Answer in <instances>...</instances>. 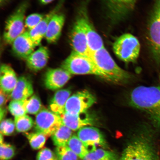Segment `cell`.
I'll list each match as a JSON object with an SVG mask.
<instances>
[{
    "label": "cell",
    "instance_id": "cell-14",
    "mask_svg": "<svg viewBox=\"0 0 160 160\" xmlns=\"http://www.w3.org/2000/svg\"><path fill=\"white\" fill-rule=\"evenodd\" d=\"M11 44L13 53L18 57L25 60L37 47L30 37L28 31H25L19 36Z\"/></svg>",
    "mask_w": 160,
    "mask_h": 160
},
{
    "label": "cell",
    "instance_id": "cell-2",
    "mask_svg": "<svg viewBox=\"0 0 160 160\" xmlns=\"http://www.w3.org/2000/svg\"><path fill=\"white\" fill-rule=\"evenodd\" d=\"M157 86H140L130 95V104L145 112L157 130L160 129V74Z\"/></svg>",
    "mask_w": 160,
    "mask_h": 160
},
{
    "label": "cell",
    "instance_id": "cell-19",
    "mask_svg": "<svg viewBox=\"0 0 160 160\" xmlns=\"http://www.w3.org/2000/svg\"><path fill=\"white\" fill-rule=\"evenodd\" d=\"M33 93L31 81L25 77H21L18 78L17 85L10 95L12 100L23 101L31 97Z\"/></svg>",
    "mask_w": 160,
    "mask_h": 160
},
{
    "label": "cell",
    "instance_id": "cell-18",
    "mask_svg": "<svg viewBox=\"0 0 160 160\" xmlns=\"http://www.w3.org/2000/svg\"><path fill=\"white\" fill-rule=\"evenodd\" d=\"M85 27L88 47L91 56L93 53L104 48L102 38L95 30L88 15L86 16Z\"/></svg>",
    "mask_w": 160,
    "mask_h": 160
},
{
    "label": "cell",
    "instance_id": "cell-39",
    "mask_svg": "<svg viewBox=\"0 0 160 160\" xmlns=\"http://www.w3.org/2000/svg\"><path fill=\"white\" fill-rule=\"evenodd\" d=\"M3 135L1 133V137H0V143L3 142Z\"/></svg>",
    "mask_w": 160,
    "mask_h": 160
},
{
    "label": "cell",
    "instance_id": "cell-17",
    "mask_svg": "<svg viewBox=\"0 0 160 160\" xmlns=\"http://www.w3.org/2000/svg\"><path fill=\"white\" fill-rule=\"evenodd\" d=\"M15 72L10 66L3 64L0 70L1 89L7 94H11L18 81Z\"/></svg>",
    "mask_w": 160,
    "mask_h": 160
},
{
    "label": "cell",
    "instance_id": "cell-21",
    "mask_svg": "<svg viewBox=\"0 0 160 160\" xmlns=\"http://www.w3.org/2000/svg\"><path fill=\"white\" fill-rule=\"evenodd\" d=\"M71 93V91L68 89L59 90L56 92L50 102V111L59 116L64 113L66 103Z\"/></svg>",
    "mask_w": 160,
    "mask_h": 160
},
{
    "label": "cell",
    "instance_id": "cell-36",
    "mask_svg": "<svg viewBox=\"0 0 160 160\" xmlns=\"http://www.w3.org/2000/svg\"><path fill=\"white\" fill-rule=\"evenodd\" d=\"M5 110L3 109V108L2 109L1 108V121L2 120V119L3 118L4 116H5Z\"/></svg>",
    "mask_w": 160,
    "mask_h": 160
},
{
    "label": "cell",
    "instance_id": "cell-32",
    "mask_svg": "<svg viewBox=\"0 0 160 160\" xmlns=\"http://www.w3.org/2000/svg\"><path fill=\"white\" fill-rule=\"evenodd\" d=\"M15 125L14 121L11 119L2 120L0 126L1 133L3 135L10 136L14 131Z\"/></svg>",
    "mask_w": 160,
    "mask_h": 160
},
{
    "label": "cell",
    "instance_id": "cell-26",
    "mask_svg": "<svg viewBox=\"0 0 160 160\" xmlns=\"http://www.w3.org/2000/svg\"><path fill=\"white\" fill-rule=\"evenodd\" d=\"M23 102L27 114L37 115L42 109L41 100L36 95H32Z\"/></svg>",
    "mask_w": 160,
    "mask_h": 160
},
{
    "label": "cell",
    "instance_id": "cell-15",
    "mask_svg": "<svg viewBox=\"0 0 160 160\" xmlns=\"http://www.w3.org/2000/svg\"><path fill=\"white\" fill-rule=\"evenodd\" d=\"M49 58V50L43 46L34 51L26 59L27 67L33 71H38L47 65Z\"/></svg>",
    "mask_w": 160,
    "mask_h": 160
},
{
    "label": "cell",
    "instance_id": "cell-34",
    "mask_svg": "<svg viewBox=\"0 0 160 160\" xmlns=\"http://www.w3.org/2000/svg\"><path fill=\"white\" fill-rule=\"evenodd\" d=\"M6 94L1 89L0 92V105L1 108L3 107L6 102Z\"/></svg>",
    "mask_w": 160,
    "mask_h": 160
},
{
    "label": "cell",
    "instance_id": "cell-20",
    "mask_svg": "<svg viewBox=\"0 0 160 160\" xmlns=\"http://www.w3.org/2000/svg\"><path fill=\"white\" fill-rule=\"evenodd\" d=\"M58 9V7H56L52 11L45 15L43 19L34 28L28 31L30 37L37 47L41 44L43 38H45L50 20L57 12Z\"/></svg>",
    "mask_w": 160,
    "mask_h": 160
},
{
    "label": "cell",
    "instance_id": "cell-40",
    "mask_svg": "<svg viewBox=\"0 0 160 160\" xmlns=\"http://www.w3.org/2000/svg\"><path fill=\"white\" fill-rule=\"evenodd\" d=\"M7 0H0V2H1V4H3L5 3L6 1H7Z\"/></svg>",
    "mask_w": 160,
    "mask_h": 160
},
{
    "label": "cell",
    "instance_id": "cell-10",
    "mask_svg": "<svg viewBox=\"0 0 160 160\" xmlns=\"http://www.w3.org/2000/svg\"><path fill=\"white\" fill-rule=\"evenodd\" d=\"M96 101L95 96L87 90L78 92L70 96L68 100L65 112L71 115L85 112Z\"/></svg>",
    "mask_w": 160,
    "mask_h": 160
},
{
    "label": "cell",
    "instance_id": "cell-28",
    "mask_svg": "<svg viewBox=\"0 0 160 160\" xmlns=\"http://www.w3.org/2000/svg\"><path fill=\"white\" fill-rule=\"evenodd\" d=\"M55 153L58 160H78L79 157L67 145L56 147Z\"/></svg>",
    "mask_w": 160,
    "mask_h": 160
},
{
    "label": "cell",
    "instance_id": "cell-3",
    "mask_svg": "<svg viewBox=\"0 0 160 160\" xmlns=\"http://www.w3.org/2000/svg\"><path fill=\"white\" fill-rule=\"evenodd\" d=\"M91 58L98 68L107 76L109 81L117 83L127 82L131 76L115 62L105 47L92 54Z\"/></svg>",
    "mask_w": 160,
    "mask_h": 160
},
{
    "label": "cell",
    "instance_id": "cell-29",
    "mask_svg": "<svg viewBox=\"0 0 160 160\" xmlns=\"http://www.w3.org/2000/svg\"><path fill=\"white\" fill-rule=\"evenodd\" d=\"M9 111L14 117H19L27 114L23 101L12 100L8 106Z\"/></svg>",
    "mask_w": 160,
    "mask_h": 160
},
{
    "label": "cell",
    "instance_id": "cell-9",
    "mask_svg": "<svg viewBox=\"0 0 160 160\" xmlns=\"http://www.w3.org/2000/svg\"><path fill=\"white\" fill-rule=\"evenodd\" d=\"M36 132L43 134L47 137L63 124L61 117L50 110L42 109L36 115L35 121Z\"/></svg>",
    "mask_w": 160,
    "mask_h": 160
},
{
    "label": "cell",
    "instance_id": "cell-1",
    "mask_svg": "<svg viewBox=\"0 0 160 160\" xmlns=\"http://www.w3.org/2000/svg\"><path fill=\"white\" fill-rule=\"evenodd\" d=\"M154 129L148 125L140 128L124 149L120 160H160Z\"/></svg>",
    "mask_w": 160,
    "mask_h": 160
},
{
    "label": "cell",
    "instance_id": "cell-35",
    "mask_svg": "<svg viewBox=\"0 0 160 160\" xmlns=\"http://www.w3.org/2000/svg\"><path fill=\"white\" fill-rule=\"evenodd\" d=\"M53 1L54 0H39L41 3L44 5L48 4Z\"/></svg>",
    "mask_w": 160,
    "mask_h": 160
},
{
    "label": "cell",
    "instance_id": "cell-41",
    "mask_svg": "<svg viewBox=\"0 0 160 160\" xmlns=\"http://www.w3.org/2000/svg\"><path fill=\"white\" fill-rule=\"evenodd\" d=\"M135 1H136V0H135Z\"/></svg>",
    "mask_w": 160,
    "mask_h": 160
},
{
    "label": "cell",
    "instance_id": "cell-4",
    "mask_svg": "<svg viewBox=\"0 0 160 160\" xmlns=\"http://www.w3.org/2000/svg\"><path fill=\"white\" fill-rule=\"evenodd\" d=\"M61 68L72 75H93L109 81L91 58L73 51L62 63Z\"/></svg>",
    "mask_w": 160,
    "mask_h": 160
},
{
    "label": "cell",
    "instance_id": "cell-16",
    "mask_svg": "<svg viewBox=\"0 0 160 160\" xmlns=\"http://www.w3.org/2000/svg\"><path fill=\"white\" fill-rule=\"evenodd\" d=\"M65 21V16L62 13L57 12L52 17L45 37L48 43H54L59 39Z\"/></svg>",
    "mask_w": 160,
    "mask_h": 160
},
{
    "label": "cell",
    "instance_id": "cell-27",
    "mask_svg": "<svg viewBox=\"0 0 160 160\" xmlns=\"http://www.w3.org/2000/svg\"><path fill=\"white\" fill-rule=\"evenodd\" d=\"M87 156L96 160H119V157L117 154L102 148L89 152Z\"/></svg>",
    "mask_w": 160,
    "mask_h": 160
},
{
    "label": "cell",
    "instance_id": "cell-6",
    "mask_svg": "<svg viewBox=\"0 0 160 160\" xmlns=\"http://www.w3.org/2000/svg\"><path fill=\"white\" fill-rule=\"evenodd\" d=\"M114 52L122 61L133 62L138 58L141 45L138 39L130 33L120 36L113 43Z\"/></svg>",
    "mask_w": 160,
    "mask_h": 160
},
{
    "label": "cell",
    "instance_id": "cell-22",
    "mask_svg": "<svg viewBox=\"0 0 160 160\" xmlns=\"http://www.w3.org/2000/svg\"><path fill=\"white\" fill-rule=\"evenodd\" d=\"M73 135V131L62 124L53 133L51 137L54 145L57 147L67 145Z\"/></svg>",
    "mask_w": 160,
    "mask_h": 160
},
{
    "label": "cell",
    "instance_id": "cell-24",
    "mask_svg": "<svg viewBox=\"0 0 160 160\" xmlns=\"http://www.w3.org/2000/svg\"><path fill=\"white\" fill-rule=\"evenodd\" d=\"M25 135L28 141L32 148L35 150L42 149L46 143L47 137L43 134L35 132H26Z\"/></svg>",
    "mask_w": 160,
    "mask_h": 160
},
{
    "label": "cell",
    "instance_id": "cell-38",
    "mask_svg": "<svg viewBox=\"0 0 160 160\" xmlns=\"http://www.w3.org/2000/svg\"><path fill=\"white\" fill-rule=\"evenodd\" d=\"M82 160H96L95 159H93L89 157L87 155L86 156V157L82 159Z\"/></svg>",
    "mask_w": 160,
    "mask_h": 160
},
{
    "label": "cell",
    "instance_id": "cell-37",
    "mask_svg": "<svg viewBox=\"0 0 160 160\" xmlns=\"http://www.w3.org/2000/svg\"><path fill=\"white\" fill-rule=\"evenodd\" d=\"M124 1L131 6H133L134 3L136 1L135 0H124Z\"/></svg>",
    "mask_w": 160,
    "mask_h": 160
},
{
    "label": "cell",
    "instance_id": "cell-5",
    "mask_svg": "<svg viewBox=\"0 0 160 160\" xmlns=\"http://www.w3.org/2000/svg\"><path fill=\"white\" fill-rule=\"evenodd\" d=\"M147 39L152 57L160 67V0H155L150 16Z\"/></svg>",
    "mask_w": 160,
    "mask_h": 160
},
{
    "label": "cell",
    "instance_id": "cell-23",
    "mask_svg": "<svg viewBox=\"0 0 160 160\" xmlns=\"http://www.w3.org/2000/svg\"><path fill=\"white\" fill-rule=\"evenodd\" d=\"M67 145L79 158L82 159H83L89 152L88 149L84 145L78 136L75 134H73L72 136Z\"/></svg>",
    "mask_w": 160,
    "mask_h": 160
},
{
    "label": "cell",
    "instance_id": "cell-30",
    "mask_svg": "<svg viewBox=\"0 0 160 160\" xmlns=\"http://www.w3.org/2000/svg\"><path fill=\"white\" fill-rule=\"evenodd\" d=\"M15 155V149L13 145L5 142L0 143V159L1 160H8Z\"/></svg>",
    "mask_w": 160,
    "mask_h": 160
},
{
    "label": "cell",
    "instance_id": "cell-31",
    "mask_svg": "<svg viewBox=\"0 0 160 160\" xmlns=\"http://www.w3.org/2000/svg\"><path fill=\"white\" fill-rule=\"evenodd\" d=\"M44 17L45 16L38 13L30 15L25 19V27L29 29V31L34 28Z\"/></svg>",
    "mask_w": 160,
    "mask_h": 160
},
{
    "label": "cell",
    "instance_id": "cell-33",
    "mask_svg": "<svg viewBox=\"0 0 160 160\" xmlns=\"http://www.w3.org/2000/svg\"><path fill=\"white\" fill-rule=\"evenodd\" d=\"M37 160H58V159L55 152L49 148H45L38 153Z\"/></svg>",
    "mask_w": 160,
    "mask_h": 160
},
{
    "label": "cell",
    "instance_id": "cell-11",
    "mask_svg": "<svg viewBox=\"0 0 160 160\" xmlns=\"http://www.w3.org/2000/svg\"><path fill=\"white\" fill-rule=\"evenodd\" d=\"M77 135L89 152L95 151L98 147L104 149L108 147L103 134L99 129L92 126L82 128L78 131Z\"/></svg>",
    "mask_w": 160,
    "mask_h": 160
},
{
    "label": "cell",
    "instance_id": "cell-12",
    "mask_svg": "<svg viewBox=\"0 0 160 160\" xmlns=\"http://www.w3.org/2000/svg\"><path fill=\"white\" fill-rule=\"evenodd\" d=\"M64 125L72 131H79L87 126H92L96 122L95 118L87 111L77 115H71L65 112L60 115Z\"/></svg>",
    "mask_w": 160,
    "mask_h": 160
},
{
    "label": "cell",
    "instance_id": "cell-25",
    "mask_svg": "<svg viewBox=\"0 0 160 160\" xmlns=\"http://www.w3.org/2000/svg\"><path fill=\"white\" fill-rule=\"evenodd\" d=\"M16 130L18 132L26 133L34 125L32 118L27 114L14 117Z\"/></svg>",
    "mask_w": 160,
    "mask_h": 160
},
{
    "label": "cell",
    "instance_id": "cell-13",
    "mask_svg": "<svg viewBox=\"0 0 160 160\" xmlns=\"http://www.w3.org/2000/svg\"><path fill=\"white\" fill-rule=\"evenodd\" d=\"M72 75L62 68L49 69L45 76V87L52 91L61 89L71 78Z\"/></svg>",
    "mask_w": 160,
    "mask_h": 160
},
{
    "label": "cell",
    "instance_id": "cell-7",
    "mask_svg": "<svg viewBox=\"0 0 160 160\" xmlns=\"http://www.w3.org/2000/svg\"><path fill=\"white\" fill-rule=\"evenodd\" d=\"M80 12L70 33V43L73 51L91 58L85 27V17L87 14L85 10Z\"/></svg>",
    "mask_w": 160,
    "mask_h": 160
},
{
    "label": "cell",
    "instance_id": "cell-8",
    "mask_svg": "<svg viewBox=\"0 0 160 160\" xmlns=\"http://www.w3.org/2000/svg\"><path fill=\"white\" fill-rule=\"evenodd\" d=\"M28 7L27 2L22 3L7 19L3 34V39L6 43L11 44L25 32V18Z\"/></svg>",
    "mask_w": 160,
    "mask_h": 160
}]
</instances>
